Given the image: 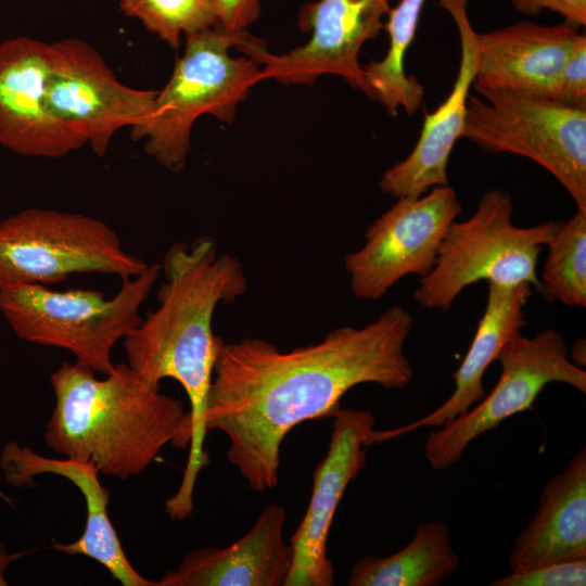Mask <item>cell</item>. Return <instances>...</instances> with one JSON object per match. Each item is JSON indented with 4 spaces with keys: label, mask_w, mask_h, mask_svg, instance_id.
<instances>
[{
    "label": "cell",
    "mask_w": 586,
    "mask_h": 586,
    "mask_svg": "<svg viewBox=\"0 0 586 586\" xmlns=\"http://www.w3.org/2000/svg\"><path fill=\"white\" fill-rule=\"evenodd\" d=\"M412 328L411 313L392 306L364 327H339L322 341L289 352L259 337L220 340L206 428L227 435L228 461L252 491L272 489L279 481L280 447L293 428L331 417L358 384L398 390L410 383L413 373L404 347Z\"/></svg>",
    "instance_id": "cell-1"
},
{
    "label": "cell",
    "mask_w": 586,
    "mask_h": 586,
    "mask_svg": "<svg viewBox=\"0 0 586 586\" xmlns=\"http://www.w3.org/2000/svg\"><path fill=\"white\" fill-rule=\"evenodd\" d=\"M165 283L158 307L124 337L127 365L145 383L163 379L180 383L190 403L191 440L182 481L194 484L209 462L205 449V411L220 337L212 321L220 303H231L247 290L241 262L217 252L208 235L191 245L174 243L165 253Z\"/></svg>",
    "instance_id": "cell-2"
},
{
    "label": "cell",
    "mask_w": 586,
    "mask_h": 586,
    "mask_svg": "<svg viewBox=\"0 0 586 586\" xmlns=\"http://www.w3.org/2000/svg\"><path fill=\"white\" fill-rule=\"evenodd\" d=\"M54 408L47 447L90 462L119 480L139 475L168 444L184 448L191 420L182 402L161 393L119 362L104 379L78 362L64 361L50 377Z\"/></svg>",
    "instance_id": "cell-3"
},
{
    "label": "cell",
    "mask_w": 586,
    "mask_h": 586,
    "mask_svg": "<svg viewBox=\"0 0 586 586\" xmlns=\"http://www.w3.org/2000/svg\"><path fill=\"white\" fill-rule=\"evenodd\" d=\"M186 39L183 55L166 86L157 91L151 115L130 128L132 140L145 138L144 151L175 173L186 164L195 119L211 114L231 123L238 104L260 81L256 60L229 54L231 47L259 40L246 30L232 33L218 26L186 35Z\"/></svg>",
    "instance_id": "cell-4"
},
{
    "label": "cell",
    "mask_w": 586,
    "mask_h": 586,
    "mask_svg": "<svg viewBox=\"0 0 586 586\" xmlns=\"http://www.w3.org/2000/svg\"><path fill=\"white\" fill-rule=\"evenodd\" d=\"M160 264L122 280L119 291L105 298L98 290H52L23 284L0 291V313L15 335L26 342L71 352L76 362L109 374L112 349L142 321L140 308L160 277Z\"/></svg>",
    "instance_id": "cell-5"
},
{
    "label": "cell",
    "mask_w": 586,
    "mask_h": 586,
    "mask_svg": "<svg viewBox=\"0 0 586 586\" xmlns=\"http://www.w3.org/2000/svg\"><path fill=\"white\" fill-rule=\"evenodd\" d=\"M513 211L511 195L492 189L470 218L453 221L434 267L419 280L416 302L445 313L466 288L482 280L510 286L530 283L540 293L537 259L560 221L519 227Z\"/></svg>",
    "instance_id": "cell-6"
},
{
    "label": "cell",
    "mask_w": 586,
    "mask_h": 586,
    "mask_svg": "<svg viewBox=\"0 0 586 586\" xmlns=\"http://www.w3.org/2000/svg\"><path fill=\"white\" fill-rule=\"evenodd\" d=\"M148 264L127 253L117 232L78 213L25 208L0 221V291L50 285L73 273L140 275Z\"/></svg>",
    "instance_id": "cell-7"
},
{
    "label": "cell",
    "mask_w": 586,
    "mask_h": 586,
    "mask_svg": "<svg viewBox=\"0 0 586 586\" xmlns=\"http://www.w3.org/2000/svg\"><path fill=\"white\" fill-rule=\"evenodd\" d=\"M470 93L462 137L489 153L527 157L586 211V107L511 91Z\"/></svg>",
    "instance_id": "cell-8"
},
{
    "label": "cell",
    "mask_w": 586,
    "mask_h": 586,
    "mask_svg": "<svg viewBox=\"0 0 586 586\" xmlns=\"http://www.w3.org/2000/svg\"><path fill=\"white\" fill-rule=\"evenodd\" d=\"M496 360L501 373L492 392L425 440L424 457L433 470L449 468L473 440L531 409L547 384L560 382L586 393V371L571 361L568 343L557 329L542 330L532 337L514 334Z\"/></svg>",
    "instance_id": "cell-9"
},
{
    "label": "cell",
    "mask_w": 586,
    "mask_h": 586,
    "mask_svg": "<svg viewBox=\"0 0 586 586\" xmlns=\"http://www.w3.org/2000/svg\"><path fill=\"white\" fill-rule=\"evenodd\" d=\"M462 206L455 190L438 186L418 198H399L365 232V244L344 257L352 294L383 297L403 278L426 276Z\"/></svg>",
    "instance_id": "cell-10"
},
{
    "label": "cell",
    "mask_w": 586,
    "mask_h": 586,
    "mask_svg": "<svg viewBox=\"0 0 586 586\" xmlns=\"http://www.w3.org/2000/svg\"><path fill=\"white\" fill-rule=\"evenodd\" d=\"M392 0H317L301 8L298 26L310 33L302 47L272 54L262 41L237 48L256 60L260 80L286 85H311L324 74L344 78L353 88L373 100L364 66L358 61L362 44L384 28Z\"/></svg>",
    "instance_id": "cell-11"
},
{
    "label": "cell",
    "mask_w": 586,
    "mask_h": 586,
    "mask_svg": "<svg viewBox=\"0 0 586 586\" xmlns=\"http://www.w3.org/2000/svg\"><path fill=\"white\" fill-rule=\"evenodd\" d=\"M51 47L47 106L103 157L118 129L146 120L157 91L119 82L100 53L80 39H62Z\"/></svg>",
    "instance_id": "cell-12"
},
{
    "label": "cell",
    "mask_w": 586,
    "mask_h": 586,
    "mask_svg": "<svg viewBox=\"0 0 586 586\" xmlns=\"http://www.w3.org/2000/svg\"><path fill=\"white\" fill-rule=\"evenodd\" d=\"M331 417L328 453L314 471L306 512L289 540L293 557L285 586H332L335 583L328 556L329 532L348 484L366 466L375 419L368 410L341 406Z\"/></svg>",
    "instance_id": "cell-13"
},
{
    "label": "cell",
    "mask_w": 586,
    "mask_h": 586,
    "mask_svg": "<svg viewBox=\"0 0 586 586\" xmlns=\"http://www.w3.org/2000/svg\"><path fill=\"white\" fill-rule=\"evenodd\" d=\"M51 54L30 37L0 42V144L20 155L56 158L86 144L47 106Z\"/></svg>",
    "instance_id": "cell-14"
},
{
    "label": "cell",
    "mask_w": 586,
    "mask_h": 586,
    "mask_svg": "<svg viewBox=\"0 0 586 586\" xmlns=\"http://www.w3.org/2000/svg\"><path fill=\"white\" fill-rule=\"evenodd\" d=\"M453 17L460 41V64L448 97L424 115L420 137L408 156L381 177L380 189L397 199L418 198L434 187L447 186V165L462 137L467 103L479 64V34L468 15L469 0H437Z\"/></svg>",
    "instance_id": "cell-15"
},
{
    "label": "cell",
    "mask_w": 586,
    "mask_h": 586,
    "mask_svg": "<svg viewBox=\"0 0 586 586\" xmlns=\"http://www.w3.org/2000/svg\"><path fill=\"white\" fill-rule=\"evenodd\" d=\"M578 28L566 21L555 26L523 21L479 34L474 89L552 99L565 62L586 38Z\"/></svg>",
    "instance_id": "cell-16"
},
{
    "label": "cell",
    "mask_w": 586,
    "mask_h": 586,
    "mask_svg": "<svg viewBox=\"0 0 586 586\" xmlns=\"http://www.w3.org/2000/svg\"><path fill=\"white\" fill-rule=\"evenodd\" d=\"M0 467L5 480L15 487L35 485L34 476L52 473L67 479L80 491L87 509L85 531L77 540L55 543L52 549L93 559L124 586H156V582L143 577L128 560L109 517L110 492L101 484L94 464L71 458H47L28 446L10 442L2 449Z\"/></svg>",
    "instance_id": "cell-17"
},
{
    "label": "cell",
    "mask_w": 586,
    "mask_h": 586,
    "mask_svg": "<svg viewBox=\"0 0 586 586\" xmlns=\"http://www.w3.org/2000/svg\"><path fill=\"white\" fill-rule=\"evenodd\" d=\"M285 519L282 506H265L240 539L190 551L156 586H285L293 557L283 538Z\"/></svg>",
    "instance_id": "cell-18"
},
{
    "label": "cell",
    "mask_w": 586,
    "mask_h": 586,
    "mask_svg": "<svg viewBox=\"0 0 586 586\" xmlns=\"http://www.w3.org/2000/svg\"><path fill=\"white\" fill-rule=\"evenodd\" d=\"M487 300L471 345L453 374L455 390L440 407L429 415L400 428L371 433V444L407 434L419 428H441L467 412L486 395L483 375L497 359L502 346L527 324L524 307L533 293L530 283L499 285L487 283Z\"/></svg>",
    "instance_id": "cell-19"
},
{
    "label": "cell",
    "mask_w": 586,
    "mask_h": 586,
    "mask_svg": "<svg viewBox=\"0 0 586 586\" xmlns=\"http://www.w3.org/2000/svg\"><path fill=\"white\" fill-rule=\"evenodd\" d=\"M586 558V449L544 485L533 519L512 544L511 572Z\"/></svg>",
    "instance_id": "cell-20"
},
{
    "label": "cell",
    "mask_w": 586,
    "mask_h": 586,
    "mask_svg": "<svg viewBox=\"0 0 586 586\" xmlns=\"http://www.w3.org/2000/svg\"><path fill=\"white\" fill-rule=\"evenodd\" d=\"M460 558L442 520L421 522L411 542L386 556H364L353 565L349 586H436L459 566Z\"/></svg>",
    "instance_id": "cell-21"
},
{
    "label": "cell",
    "mask_w": 586,
    "mask_h": 586,
    "mask_svg": "<svg viewBox=\"0 0 586 586\" xmlns=\"http://www.w3.org/2000/svg\"><path fill=\"white\" fill-rule=\"evenodd\" d=\"M424 1L400 0L388 11L384 23L390 40L387 52L382 60L364 66L373 100L379 101L392 116H396L400 109L412 115L424 97L423 86L404 68V59L415 38Z\"/></svg>",
    "instance_id": "cell-22"
},
{
    "label": "cell",
    "mask_w": 586,
    "mask_h": 586,
    "mask_svg": "<svg viewBox=\"0 0 586 586\" xmlns=\"http://www.w3.org/2000/svg\"><path fill=\"white\" fill-rule=\"evenodd\" d=\"M547 256L539 278L540 293L566 306H586V211L560 221L546 244Z\"/></svg>",
    "instance_id": "cell-23"
},
{
    "label": "cell",
    "mask_w": 586,
    "mask_h": 586,
    "mask_svg": "<svg viewBox=\"0 0 586 586\" xmlns=\"http://www.w3.org/2000/svg\"><path fill=\"white\" fill-rule=\"evenodd\" d=\"M119 7L173 49L182 34L219 26L217 0H120Z\"/></svg>",
    "instance_id": "cell-24"
},
{
    "label": "cell",
    "mask_w": 586,
    "mask_h": 586,
    "mask_svg": "<svg viewBox=\"0 0 586 586\" xmlns=\"http://www.w3.org/2000/svg\"><path fill=\"white\" fill-rule=\"evenodd\" d=\"M491 586H585L586 558L565 560L511 572Z\"/></svg>",
    "instance_id": "cell-25"
},
{
    "label": "cell",
    "mask_w": 586,
    "mask_h": 586,
    "mask_svg": "<svg viewBox=\"0 0 586 586\" xmlns=\"http://www.w3.org/2000/svg\"><path fill=\"white\" fill-rule=\"evenodd\" d=\"M552 100L570 106L586 107V38L565 62Z\"/></svg>",
    "instance_id": "cell-26"
},
{
    "label": "cell",
    "mask_w": 586,
    "mask_h": 586,
    "mask_svg": "<svg viewBox=\"0 0 586 586\" xmlns=\"http://www.w3.org/2000/svg\"><path fill=\"white\" fill-rule=\"evenodd\" d=\"M511 2L513 8L524 15H536L549 10L579 27L586 25V0H511Z\"/></svg>",
    "instance_id": "cell-27"
},
{
    "label": "cell",
    "mask_w": 586,
    "mask_h": 586,
    "mask_svg": "<svg viewBox=\"0 0 586 586\" xmlns=\"http://www.w3.org/2000/svg\"><path fill=\"white\" fill-rule=\"evenodd\" d=\"M219 27L227 31H245L260 14V0H217Z\"/></svg>",
    "instance_id": "cell-28"
},
{
    "label": "cell",
    "mask_w": 586,
    "mask_h": 586,
    "mask_svg": "<svg viewBox=\"0 0 586 586\" xmlns=\"http://www.w3.org/2000/svg\"><path fill=\"white\" fill-rule=\"evenodd\" d=\"M31 551L33 550H25L21 552L11 553L7 550L4 544L0 542V586L8 585L4 574H5L7 569L10 566V564Z\"/></svg>",
    "instance_id": "cell-29"
},
{
    "label": "cell",
    "mask_w": 586,
    "mask_h": 586,
    "mask_svg": "<svg viewBox=\"0 0 586 586\" xmlns=\"http://www.w3.org/2000/svg\"><path fill=\"white\" fill-rule=\"evenodd\" d=\"M569 357L571 361L578 367L586 365V344L584 337H579L575 341Z\"/></svg>",
    "instance_id": "cell-30"
}]
</instances>
